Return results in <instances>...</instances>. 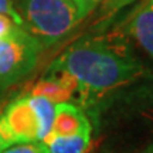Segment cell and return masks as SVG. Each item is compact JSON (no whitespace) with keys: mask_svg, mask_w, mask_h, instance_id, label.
<instances>
[{"mask_svg":"<svg viewBox=\"0 0 153 153\" xmlns=\"http://www.w3.org/2000/svg\"><path fill=\"white\" fill-rule=\"evenodd\" d=\"M75 78L78 99L91 104L142 78L143 65L119 38H81L51 64Z\"/></svg>","mask_w":153,"mask_h":153,"instance_id":"1","label":"cell"},{"mask_svg":"<svg viewBox=\"0 0 153 153\" xmlns=\"http://www.w3.org/2000/svg\"><path fill=\"white\" fill-rule=\"evenodd\" d=\"M22 27L45 48L61 41L84 20L74 0H14Z\"/></svg>","mask_w":153,"mask_h":153,"instance_id":"2","label":"cell"},{"mask_svg":"<svg viewBox=\"0 0 153 153\" xmlns=\"http://www.w3.org/2000/svg\"><path fill=\"white\" fill-rule=\"evenodd\" d=\"M41 48L23 27L0 38V85H11L33 71Z\"/></svg>","mask_w":153,"mask_h":153,"instance_id":"3","label":"cell"},{"mask_svg":"<svg viewBox=\"0 0 153 153\" xmlns=\"http://www.w3.org/2000/svg\"><path fill=\"white\" fill-rule=\"evenodd\" d=\"M0 137L4 148L16 143L43 142L38 115L30 97H23L11 102L0 116Z\"/></svg>","mask_w":153,"mask_h":153,"instance_id":"4","label":"cell"},{"mask_svg":"<svg viewBox=\"0 0 153 153\" xmlns=\"http://www.w3.org/2000/svg\"><path fill=\"white\" fill-rule=\"evenodd\" d=\"M78 91V84L75 78L64 70L50 67L47 75L41 78L40 81L31 88L30 95L44 97L53 104L68 102L74 98Z\"/></svg>","mask_w":153,"mask_h":153,"instance_id":"5","label":"cell"},{"mask_svg":"<svg viewBox=\"0 0 153 153\" xmlns=\"http://www.w3.org/2000/svg\"><path fill=\"white\" fill-rule=\"evenodd\" d=\"M91 131H92V128H91L89 119L87 118L85 112L79 106L70 104V102L55 104L53 128H51V132H50V135L47 137L91 133Z\"/></svg>","mask_w":153,"mask_h":153,"instance_id":"6","label":"cell"},{"mask_svg":"<svg viewBox=\"0 0 153 153\" xmlns=\"http://www.w3.org/2000/svg\"><path fill=\"white\" fill-rule=\"evenodd\" d=\"M128 33L153 58V0H145L126 23Z\"/></svg>","mask_w":153,"mask_h":153,"instance_id":"7","label":"cell"},{"mask_svg":"<svg viewBox=\"0 0 153 153\" xmlns=\"http://www.w3.org/2000/svg\"><path fill=\"white\" fill-rule=\"evenodd\" d=\"M126 104L131 105L142 118L153 123V74L128 95Z\"/></svg>","mask_w":153,"mask_h":153,"instance_id":"8","label":"cell"},{"mask_svg":"<svg viewBox=\"0 0 153 153\" xmlns=\"http://www.w3.org/2000/svg\"><path fill=\"white\" fill-rule=\"evenodd\" d=\"M91 142V133H79L71 136H51L44 143L50 153H85Z\"/></svg>","mask_w":153,"mask_h":153,"instance_id":"9","label":"cell"},{"mask_svg":"<svg viewBox=\"0 0 153 153\" xmlns=\"http://www.w3.org/2000/svg\"><path fill=\"white\" fill-rule=\"evenodd\" d=\"M28 97H30V101L38 115L40 128H41V140H44L50 135L51 128H53L55 105L44 97H36V95H28Z\"/></svg>","mask_w":153,"mask_h":153,"instance_id":"10","label":"cell"},{"mask_svg":"<svg viewBox=\"0 0 153 153\" xmlns=\"http://www.w3.org/2000/svg\"><path fill=\"white\" fill-rule=\"evenodd\" d=\"M1 153H50L48 148L44 142H27V143H16L10 148L4 149Z\"/></svg>","mask_w":153,"mask_h":153,"instance_id":"11","label":"cell"},{"mask_svg":"<svg viewBox=\"0 0 153 153\" xmlns=\"http://www.w3.org/2000/svg\"><path fill=\"white\" fill-rule=\"evenodd\" d=\"M19 27H20V26H19L10 16L0 13V38L10 36V34L14 33Z\"/></svg>","mask_w":153,"mask_h":153,"instance_id":"12","label":"cell"},{"mask_svg":"<svg viewBox=\"0 0 153 153\" xmlns=\"http://www.w3.org/2000/svg\"><path fill=\"white\" fill-rule=\"evenodd\" d=\"M0 13L10 16L11 19H13V20H14L20 27H22V20H20V16H19L16 7H14V0H0Z\"/></svg>","mask_w":153,"mask_h":153,"instance_id":"13","label":"cell"},{"mask_svg":"<svg viewBox=\"0 0 153 153\" xmlns=\"http://www.w3.org/2000/svg\"><path fill=\"white\" fill-rule=\"evenodd\" d=\"M133 1H136V0H106L102 11H104V14H114L116 11H119L120 9L132 4Z\"/></svg>","mask_w":153,"mask_h":153,"instance_id":"14","label":"cell"},{"mask_svg":"<svg viewBox=\"0 0 153 153\" xmlns=\"http://www.w3.org/2000/svg\"><path fill=\"white\" fill-rule=\"evenodd\" d=\"M101 1H104V0H74V3L76 4L78 10H79V13H81V16L84 17V19H85V16H88Z\"/></svg>","mask_w":153,"mask_h":153,"instance_id":"15","label":"cell"},{"mask_svg":"<svg viewBox=\"0 0 153 153\" xmlns=\"http://www.w3.org/2000/svg\"><path fill=\"white\" fill-rule=\"evenodd\" d=\"M4 145H3V140H1V137H0V153L3 152V150H4Z\"/></svg>","mask_w":153,"mask_h":153,"instance_id":"16","label":"cell"},{"mask_svg":"<svg viewBox=\"0 0 153 153\" xmlns=\"http://www.w3.org/2000/svg\"><path fill=\"white\" fill-rule=\"evenodd\" d=\"M145 153H153V145H150V146L145 150Z\"/></svg>","mask_w":153,"mask_h":153,"instance_id":"17","label":"cell"}]
</instances>
